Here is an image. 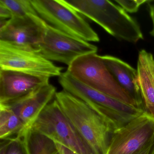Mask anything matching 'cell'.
<instances>
[{
	"label": "cell",
	"mask_w": 154,
	"mask_h": 154,
	"mask_svg": "<svg viewBox=\"0 0 154 154\" xmlns=\"http://www.w3.org/2000/svg\"><path fill=\"white\" fill-rule=\"evenodd\" d=\"M63 2L118 39L137 43L144 38L137 21L113 2L106 0H63Z\"/></svg>",
	"instance_id": "2"
},
{
	"label": "cell",
	"mask_w": 154,
	"mask_h": 154,
	"mask_svg": "<svg viewBox=\"0 0 154 154\" xmlns=\"http://www.w3.org/2000/svg\"><path fill=\"white\" fill-rule=\"evenodd\" d=\"M66 71L85 85L140 109L119 85L103 61L101 56L98 55L97 53L78 57L68 66Z\"/></svg>",
	"instance_id": "3"
},
{
	"label": "cell",
	"mask_w": 154,
	"mask_h": 154,
	"mask_svg": "<svg viewBox=\"0 0 154 154\" xmlns=\"http://www.w3.org/2000/svg\"><path fill=\"white\" fill-rule=\"evenodd\" d=\"M31 128L77 154H95L70 122L55 99L48 103Z\"/></svg>",
	"instance_id": "4"
},
{
	"label": "cell",
	"mask_w": 154,
	"mask_h": 154,
	"mask_svg": "<svg viewBox=\"0 0 154 154\" xmlns=\"http://www.w3.org/2000/svg\"><path fill=\"white\" fill-rule=\"evenodd\" d=\"M6 140L5 154H27L21 137Z\"/></svg>",
	"instance_id": "18"
},
{
	"label": "cell",
	"mask_w": 154,
	"mask_h": 154,
	"mask_svg": "<svg viewBox=\"0 0 154 154\" xmlns=\"http://www.w3.org/2000/svg\"><path fill=\"white\" fill-rule=\"evenodd\" d=\"M63 67L36 51L0 41V70L21 72L42 77H59Z\"/></svg>",
	"instance_id": "7"
},
{
	"label": "cell",
	"mask_w": 154,
	"mask_h": 154,
	"mask_svg": "<svg viewBox=\"0 0 154 154\" xmlns=\"http://www.w3.org/2000/svg\"><path fill=\"white\" fill-rule=\"evenodd\" d=\"M27 154H57L56 143L45 134L27 128L21 136Z\"/></svg>",
	"instance_id": "15"
},
{
	"label": "cell",
	"mask_w": 154,
	"mask_h": 154,
	"mask_svg": "<svg viewBox=\"0 0 154 154\" xmlns=\"http://www.w3.org/2000/svg\"><path fill=\"white\" fill-rule=\"evenodd\" d=\"M149 15L152 20V24H153V28L150 32V34L152 36L154 37V4L149 5Z\"/></svg>",
	"instance_id": "23"
},
{
	"label": "cell",
	"mask_w": 154,
	"mask_h": 154,
	"mask_svg": "<svg viewBox=\"0 0 154 154\" xmlns=\"http://www.w3.org/2000/svg\"><path fill=\"white\" fill-rule=\"evenodd\" d=\"M151 2L146 0H118L113 2L117 3L126 12L133 13L137 12L141 5Z\"/></svg>",
	"instance_id": "19"
},
{
	"label": "cell",
	"mask_w": 154,
	"mask_h": 154,
	"mask_svg": "<svg viewBox=\"0 0 154 154\" xmlns=\"http://www.w3.org/2000/svg\"><path fill=\"white\" fill-rule=\"evenodd\" d=\"M5 150H6V143H3L1 146L0 149V154H5Z\"/></svg>",
	"instance_id": "24"
},
{
	"label": "cell",
	"mask_w": 154,
	"mask_h": 154,
	"mask_svg": "<svg viewBox=\"0 0 154 154\" xmlns=\"http://www.w3.org/2000/svg\"><path fill=\"white\" fill-rule=\"evenodd\" d=\"M154 140V117L146 111L112 135L106 154H138Z\"/></svg>",
	"instance_id": "6"
},
{
	"label": "cell",
	"mask_w": 154,
	"mask_h": 154,
	"mask_svg": "<svg viewBox=\"0 0 154 154\" xmlns=\"http://www.w3.org/2000/svg\"><path fill=\"white\" fill-rule=\"evenodd\" d=\"M12 18V15L4 5L0 4V19L9 20Z\"/></svg>",
	"instance_id": "20"
},
{
	"label": "cell",
	"mask_w": 154,
	"mask_h": 154,
	"mask_svg": "<svg viewBox=\"0 0 154 154\" xmlns=\"http://www.w3.org/2000/svg\"><path fill=\"white\" fill-rule=\"evenodd\" d=\"M48 24L38 15L0 19V41L38 52Z\"/></svg>",
	"instance_id": "8"
},
{
	"label": "cell",
	"mask_w": 154,
	"mask_h": 154,
	"mask_svg": "<svg viewBox=\"0 0 154 154\" xmlns=\"http://www.w3.org/2000/svg\"><path fill=\"white\" fill-rule=\"evenodd\" d=\"M31 2L38 16L48 25L86 42L100 41L89 23L63 0H31Z\"/></svg>",
	"instance_id": "5"
},
{
	"label": "cell",
	"mask_w": 154,
	"mask_h": 154,
	"mask_svg": "<svg viewBox=\"0 0 154 154\" xmlns=\"http://www.w3.org/2000/svg\"><path fill=\"white\" fill-rule=\"evenodd\" d=\"M101 58L119 85L135 101L139 108L145 110L138 82L137 69L115 57L101 56Z\"/></svg>",
	"instance_id": "13"
},
{
	"label": "cell",
	"mask_w": 154,
	"mask_h": 154,
	"mask_svg": "<svg viewBox=\"0 0 154 154\" xmlns=\"http://www.w3.org/2000/svg\"><path fill=\"white\" fill-rule=\"evenodd\" d=\"M0 4L9 10L12 18L30 14L38 15L32 6L31 0H0Z\"/></svg>",
	"instance_id": "17"
},
{
	"label": "cell",
	"mask_w": 154,
	"mask_h": 154,
	"mask_svg": "<svg viewBox=\"0 0 154 154\" xmlns=\"http://www.w3.org/2000/svg\"><path fill=\"white\" fill-rule=\"evenodd\" d=\"M154 150V140L138 154H152Z\"/></svg>",
	"instance_id": "22"
},
{
	"label": "cell",
	"mask_w": 154,
	"mask_h": 154,
	"mask_svg": "<svg viewBox=\"0 0 154 154\" xmlns=\"http://www.w3.org/2000/svg\"><path fill=\"white\" fill-rule=\"evenodd\" d=\"M58 82L63 90L81 99L92 109L104 108L133 116H139L145 112L85 85L67 71L59 76Z\"/></svg>",
	"instance_id": "10"
},
{
	"label": "cell",
	"mask_w": 154,
	"mask_h": 154,
	"mask_svg": "<svg viewBox=\"0 0 154 154\" xmlns=\"http://www.w3.org/2000/svg\"><path fill=\"white\" fill-rule=\"evenodd\" d=\"M55 98L95 154H106L114 131L105 120L86 103L66 91L57 92Z\"/></svg>",
	"instance_id": "1"
},
{
	"label": "cell",
	"mask_w": 154,
	"mask_h": 154,
	"mask_svg": "<svg viewBox=\"0 0 154 154\" xmlns=\"http://www.w3.org/2000/svg\"><path fill=\"white\" fill-rule=\"evenodd\" d=\"M56 143L60 154H77L63 145L57 142Z\"/></svg>",
	"instance_id": "21"
},
{
	"label": "cell",
	"mask_w": 154,
	"mask_h": 154,
	"mask_svg": "<svg viewBox=\"0 0 154 154\" xmlns=\"http://www.w3.org/2000/svg\"><path fill=\"white\" fill-rule=\"evenodd\" d=\"M57 154H60V153H59V152H58V153H57Z\"/></svg>",
	"instance_id": "26"
},
{
	"label": "cell",
	"mask_w": 154,
	"mask_h": 154,
	"mask_svg": "<svg viewBox=\"0 0 154 154\" xmlns=\"http://www.w3.org/2000/svg\"><path fill=\"white\" fill-rule=\"evenodd\" d=\"M56 88L50 83L6 103L21 119L26 128L32 126L46 106L55 96Z\"/></svg>",
	"instance_id": "12"
},
{
	"label": "cell",
	"mask_w": 154,
	"mask_h": 154,
	"mask_svg": "<svg viewBox=\"0 0 154 154\" xmlns=\"http://www.w3.org/2000/svg\"><path fill=\"white\" fill-rule=\"evenodd\" d=\"M18 116L7 105L0 104V138L9 140L20 137L26 129Z\"/></svg>",
	"instance_id": "16"
},
{
	"label": "cell",
	"mask_w": 154,
	"mask_h": 154,
	"mask_svg": "<svg viewBox=\"0 0 154 154\" xmlns=\"http://www.w3.org/2000/svg\"><path fill=\"white\" fill-rule=\"evenodd\" d=\"M137 70L145 111L154 117V58L151 53L140 51Z\"/></svg>",
	"instance_id": "14"
},
{
	"label": "cell",
	"mask_w": 154,
	"mask_h": 154,
	"mask_svg": "<svg viewBox=\"0 0 154 154\" xmlns=\"http://www.w3.org/2000/svg\"><path fill=\"white\" fill-rule=\"evenodd\" d=\"M152 154H154V151H153V152H152Z\"/></svg>",
	"instance_id": "25"
},
{
	"label": "cell",
	"mask_w": 154,
	"mask_h": 154,
	"mask_svg": "<svg viewBox=\"0 0 154 154\" xmlns=\"http://www.w3.org/2000/svg\"><path fill=\"white\" fill-rule=\"evenodd\" d=\"M49 79L17 71L0 70V103L23 97L49 84Z\"/></svg>",
	"instance_id": "11"
},
{
	"label": "cell",
	"mask_w": 154,
	"mask_h": 154,
	"mask_svg": "<svg viewBox=\"0 0 154 154\" xmlns=\"http://www.w3.org/2000/svg\"><path fill=\"white\" fill-rule=\"evenodd\" d=\"M96 46L62 32L48 25L38 53L50 61L70 66L78 57L97 53Z\"/></svg>",
	"instance_id": "9"
}]
</instances>
